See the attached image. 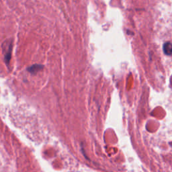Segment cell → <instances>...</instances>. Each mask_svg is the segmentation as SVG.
I'll use <instances>...</instances> for the list:
<instances>
[{
	"label": "cell",
	"mask_w": 172,
	"mask_h": 172,
	"mask_svg": "<svg viewBox=\"0 0 172 172\" xmlns=\"http://www.w3.org/2000/svg\"><path fill=\"white\" fill-rule=\"evenodd\" d=\"M163 52L165 55H170L172 54V44L170 42H166L163 45Z\"/></svg>",
	"instance_id": "obj_1"
},
{
	"label": "cell",
	"mask_w": 172,
	"mask_h": 172,
	"mask_svg": "<svg viewBox=\"0 0 172 172\" xmlns=\"http://www.w3.org/2000/svg\"><path fill=\"white\" fill-rule=\"evenodd\" d=\"M42 67H43L42 65H40V64H34V65H32V67H29L28 69V71L31 73H33L34 71H39V70L41 69Z\"/></svg>",
	"instance_id": "obj_2"
}]
</instances>
